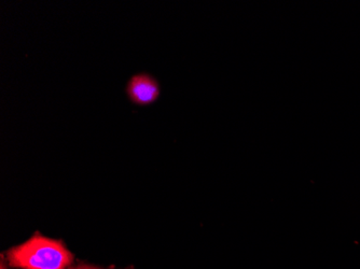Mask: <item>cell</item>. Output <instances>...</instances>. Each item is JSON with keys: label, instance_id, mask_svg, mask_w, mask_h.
Listing matches in <instances>:
<instances>
[{"label": "cell", "instance_id": "cell-1", "mask_svg": "<svg viewBox=\"0 0 360 269\" xmlns=\"http://www.w3.org/2000/svg\"><path fill=\"white\" fill-rule=\"evenodd\" d=\"M10 264L23 269H65L72 262V254L60 240L36 232L30 240L8 252Z\"/></svg>", "mask_w": 360, "mask_h": 269}, {"label": "cell", "instance_id": "cell-2", "mask_svg": "<svg viewBox=\"0 0 360 269\" xmlns=\"http://www.w3.org/2000/svg\"><path fill=\"white\" fill-rule=\"evenodd\" d=\"M125 92L133 104L146 107L157 102L161 94V88L155 77L147 72H141L129 79Z\"/></svg>", "mask_w": 360, "mask_h": 269}, {"label": "cell", "instance_id": "cell-3", "mask_svg": "<svg viewBox=\"0 0 360 269\" xmlns=\"http://www.w3.org/2000/svg\"><path fill=\"white\" fill-rule=\"evenodd\" d=\"M72 269H100V268H95V267H90V266H79L76 267V268Z\"/></svg>", "mask_w": 360, "mask_h": 269}, {"label": "cell", "instance_id": "cell-4", "mask_svg": "<svg viewBox=\"0 0 360 269\" xmlns=\"http://www.w3.org/2000/svg\"><path fill=\"white\" fill-rule=\"evenodd\" d=\"M1 269H5V267H4L3 264H1Z\"/></svg>", "mask_w": 360, "mask_h": 269}]
</instances>
